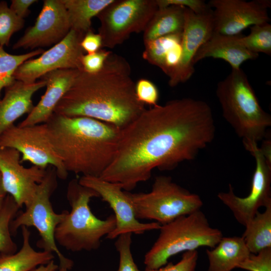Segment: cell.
Here are the masks:
<instances>
[{
	"label": "cell",
	"instance_id": "5",
	"mask_svg": "<svg viewBox=\"0 0 271 271\" xmlns=\"http://www.w3.org/2000/svg\"><path fill=\"white\" fill-rule=\"evenodd\" d=\"M93 189L82 185L78 179H73L68 185L66 197L71 207L55 231L56 243L67 250L77 252L98 249L102 238L115 227L114 214L100 219L92 212L89 202L98 197Z\"/></svg>",
	"mask_w": 271,
	"mask_h": 271
},
{
	"label": "cell",
	"instance_id": "27",
	"mask_svg": "<svg viewBox=\"0 0 271 271\" xmlns=\"http://www.w3.org/2000/svg\"><path fill=\"white\" fill-rule=\"evenodd\" d=\"M20 208L14 198L7 194L0 207V253H13L17 251L16 243L11 236L10 224Z\"/></svg>",
	"mask_w": 271,
	"mask_h": 271
},
{
	"label": "cell",
	"instance_id": "38",
	"mask_svg": "<svg viewBox=\"0 0 271 271\" xmlns=\"http://www.w3.org/2000/svg\"><path fill=\"white\" fill-rule=\"evenodd\" d=\"M37 2L36 0H12L10 8L18 17L24 19L30 13L29 7Z\"/></svg>",
	"mask_w": 271,
	"mask_h": 271
},
{
	"label": "cell",
	"instance_id": "17",
	"mask_svg": "<svg viewBox=\"0 0 271 271\" xmlns=\"http://www.w3.org/2000/svg\"><path fill=\"white\" fill-rule=\"evenodd\" d=\"M213 33L212 10L206 13L196 14L185 8L181 39V58L178 68L169 78L170 86L175 87L191 77L195 71L193 60L195 55Z\"/></svg>",
	"mask_w": 271,
	"mask_h": 271
},
{
	"label": "cell",
	"instance_id": "34",
	"mask_svg": "<svg viewBox=\"0 0 271 271\" xmlns=\"http://www.w3.org/2000/svg\"><path fill=\"white\" fill-rule=\"evenodd\" d=\"M198 258L197 250L186 251L176 263H167L156 269L146 267L145 271H195Z\"/></svg>",
	"mask_w": 271,
	"mask_h": 271
},
{
	"label": "cell",
	"instance_id": "3",
	"mask_svg": "<svg viewBox=\"0 0 271 271\" xmlns=\"http://www.w3.org/2000/svg\"><path fill=\"white\" fill-rule=\"evenodd\" d=\"M46 123L52 144L68 172L100 177L113 161L120 129L90 117L54 113Z\"/></svg>",
	"mask_w": 271,
	"mask_h": 271
},
{
	"label": "cell",
	"instance_id": "33",
	"mask_svg": "<svg viewBox=\"0 0 271 271\" xmlns=\"http://www.w3.org/2000/svg\"><path fill=\"white\" fill-rule=\"evenodd\" d=\"M135 92L138 100L144 104L155 106L158 105L159 92L156 85L151 81L141 78L135 83Z\"/></svg>",
	"mask_w": 271,
	"mask_h": 271
},
{
	"label": "cell",
	"instance_id": "37",
	"mask_svg": "<svg viewBox=\"0 0 271 271\" xmlns=\"http://www.w3.org/2000/svg\"><path fill=\"white\" fill-rule=\"evenodd\" d=\"M80 45L87 54L95 53L102 47L101 37L99 34H95L91 30L84 36Z\"/></svg>",
	"mask_w": 271,
	"mask_h": 271
},
{
	"label": "cell",
	"instance_id": "39",
	"mask_svg": "<svg viewBox=\"0 0 271 271\" xmlns=\"http://www.w3.org/2000/svg\"><path fill=\"white\" fill-rule=\"evenodd\" d=\"M59 269V265L55 263L54 260L49 263L40 265L31 271H57Z\"/></svg>",
	"mask_w": 271,
	"mask_h": 271
},
{
	"label": "cell",
	"instance_id": "36",
	"mask_svg": "<svg viewBox=\"0 0 271 271\" xmlns=\"http://www.w3.org/2000/svg\"><path fill=\"white\" fill-rule=\"evenodd\" d=\"M159 8L171 5H176L186 8L196 14H203L212 9L208 4L202 0H156Z\"/></svg>",
	"mask_w": 271,
	"mask_h": 271
},
{
	"label": "cell",
	"instance_id": "13",
	"mask_svg": "<svg viewBox=\"0 0 271 271\" xmlns=\"http://www.w3.org/2000/svg\"><path fill=\"white\" fill-rule=\"evenodd\" d=\"M78 181L82 185L94 190L114 213L115 227L106 238L113 239L126 233L141 234L147 231L160 229L161 225L157 222L142 223L138 220L127 192L118 184L92 176H82Z\"/></svg>",
	"mask_w": 271,
	"mask_h": 271
},
{
	"label": "cell",
	"instance_id": "40",
	"mask_svg": "<svg viewBox=\"0 0 271 271\" xmlns=\"http://www.w3.org/2000/svg\"><path fill=\"white\" fill-rule=\"evenodd\" d=\"M7 195V193L6 192L3 187L2 177L0 174V207L2 206L4 202V201Z\"/></svg>",
	"mask_w": 271,
	"mask_h": 271
},
{
	"label": "cell",
	"instance_id": "29",
	"mask_svg": "<svg viewBox=\"0 0 271 271\" xmlns=\"http://www.w3.org/2000/svg\"><path fill=\"white\" fill-rule=\"evenodd\" d=\"M244 46L252 53L271 55V25L269 23L250 27L249 34L241 37Z\"/></svg>",
	"mask_w": 271,
	"mask_h": 271
},
{
	"label": "cell",
	"instance_id": "14",
	"mask_svg": "<svg viewBox=\"0 0 271 271\" xmlns=\"http://www.w3.org/2000/svg\"><path fill=\"white\" fill-rule=\"evenodd\" d=\"M213 33L226 36L240 35L246 28L269 23L267 9L270 1L256 0H211Z\"/></svg>",
	"mask_w": 271,
	"mask_h": 271
},
{
	"label": "cell",
	"instance_id": "4",
	"mask_svg": "<svg viewBox=\"0 0 271 271\" xmlns=\"http://www.w3.org/2000/svg\"><path fill=\"white\" fill-rule=\"evenodd\" d=\"M216 95L225 120L243 144L264 139L271 126V116L259 104L247 77L241 68L231 72L218 82Z\"/></svg>",
	"mask_w": 271,
	"mask_h": 271
},
{
	"label": "cell",
	"instance_id": "12",
	"mask_svg": "<svg viewBox=\"0 0 271 271\" xmlns=\"http://www.w3.org/2000/svg\"><path fill=\"white\" fill-rule=\"evenodd\" d=\"M85 35L71 29L62 40L38 58L30 59L21 64L14 73L15 80L31 84L54 70H83L81 60L85 52L80 44Z\"/></svg>",
	"mask_w": 271,
	"mask_h": 271
},
{
	"label": "cell",
	"instance_id": "22",
	"mask_svg": "<svg viewBox=\"0 0 271 271\" xmlns=\"http://www.w3.org/2000/svg\"><path fill=\"white\" fill-rule=\"evenodd\" d=\"M23 243L15 253H0V271H31L36 267L54 260L53 253L35 250L30 243L31 232L28 227L22 226Z\"/></svg>",
	"mask_w": 271,
	"mask_h": 271
},
{
	"label": "cell",
	"instance_id": "6",
	"mask_svg": "<svg viewBox=\"0 0 271 271\" xmlns=\"http://www.w3.org/2000/svg\"><path fill=\"white\" fill-rule=\"evenodd\" d=\"M160 234L146 253V267L156 269L166 265L172 256L180 252L213 248L223 237L222 232L211 227L201 210L178 217L162 225Z\"/></svg>",
	"mask_w": 271,
	"mask_h": 271
},
{
	"label": "cell",
	"instance_id": "16",
	"mask_svg": "<svg viewBox=\"0 0 271 271\" xmlns=\"http://www.w3.org/2000/svg\"><path fill=\"white\" fill-rule=\"evenodd\" d=\"M71 30L66 8L62 0H45L34 25L27 29L13 45V49H33L55 45Z\"/></svg>",
	"mask_w": 271,
	"mask_h": 271
},
{
	"label": "cell",
	"instance_id": "10",
	"mask_svg": "<svg viewBox=\"0 0 271 271\" xmlns=\"http://www.w3.org/2000/svg\"><path fill=\"white\" fill-rule=\"evenodd\" d=\"M11 148L20 152L21 163L46 169L54 167L58 178L65 180L68 172L51 141L46 123L21 126L15 124L0 135V148Z\"/></svg>",
	"mask_w": 271,
	"mask_h": 271
},
{
	"label": "cell",
	"instance_id": "2",
	"mask_svg": "<svg viewBox=\"0 0 271 271\" xmlns=\"http://www.w3.org/2000/svg\"><path fill=\"white\" fill-rule=\"evenodd\" d=\"M130 73L126 60L112 52L98 72L80 71L54 113L90 117L124 128L146 109L137 98Z\"/></svg>",
	"mask_w": 271,
	"mask_h": 271
},
{
	"label": "cell",
	"instance_id": "23",
	"mask_svg": "<svg viewBox=\"0 0 271 271\" xmlns=\"http://www.w3.org/2000/svg\"><path fill=\"white\" fill-rule=\"evenodd\" d=\"M185 8L176 5L158 8L143 32L144 43L167 35L182 33Z\"/></svg>",
	"mask_w": 271,
	"mask_h": 271
},
{
	"label": "cell",
	"instance_id": "8",
	"mask_svg": "<svg viewBox=\"0 0 271 271\" xmlns=\"http://www.w3.org/2000/svg\"><path fill=\"white\" fill-rule=\"evenodd\" d=\"M56 169L49 166L42 181L39 184L35 195L25 211L20 213L12 221L10 231L14 234L22 226L34 227L40 236L37 246L43 250L55 253L59 263H70L73 261L66 257L58 249L55 239V231L64 218L67 211L56 213L52 207L50 197L57 187Z\"/></svg>",
	"mask_w": 271,
	"mask_h": 271
},
{
	"label": "cell",
	"instance_id": "1",
	"mask_svg": "<svg viewBox=\"0 0 271 271\" xmlns=\"http://www.w3.org/2000/svg\"><path fill=\"white\" fill-rule=\"evenodd\" d=\"M215 130L212 109L203 100L175 99L145 109L120 130L114 158L99 178L131 191L155 168L171 170L195 159Z\"/></svg>",
	"mask_w": 271,
	"mask_h": 271
},
{
	"label": "cell",
	"instance_id": "18",
	"mask_svg": "<svg viewBox=\"0 0 271 271\" xmlns=\"http://www.w3.org/2000/svg\"><path fill=\"white\" fill-rule=\"evenodd\" d=\"M80 71L78 69H59L42 76L41 79L46 82L45 93L31 112L18 125L25 126L47 122Z\"/></svg>",
	"mask_w": 271,
	"mask_h": 271
},
{
	"label": "cell",
	"instance_id": "9",
	"mask_svg": "<svg viewBox=\"0 0 271 271\" xmlns=\"http://www.w3.org/2000/svg\"><path fill=\"white\" fill-rule=\"evenodd\" d=\"M158 8L156 0H113L96 16L102 47L113 48L144 32Z\"/></svg>",
	"mask_w": 271,
	"mask_h": 271
},
{
	"label": "cell",
	"instance_id": "19",
	"mask_svg": "<svg viewBox=\"0 0 271 271\" xmlns=\"http://www.w3.org/2000/svg\"><path fill=\"white\" fill-rule=\"evenodd\" d=\"M45 86L43 79L31 84L16 80L5 88V95L0 100V135L22 116L31 112L34 107L33 95Z\"/></svg>",
	"mask_w": 271,
	"mask_h": 271
},
{
	"label": "cell",
	"instance_id": "20",
	"mask_svg": "<svg viewBox=\"0 0 271 271\" xmlns=\"http://www.w3.org/2000/svg\"><path fill=\"white\" fill-rule=\"evenodd\" d=\"M241 34L226 36L213 33L200 47L193 60L195 64L207 58L222 59L230 64L232 69L240 68L248 60L257 59L258 54L248 51L241 41Z\"/></svg>",
	"mask_w": 271,
	"mask_h": 271
},
{
	"label": "cell",
	"instance_id": "28",
	"mask_svg": "<svg viewBox=\"0 0 271 271\" xmlns=\"http://www.w3.org/2000/svg\"><path fill=\"white\" fill-rule=\"evenodd\" d=\"M44 52L43 49L39 48L24 54L13 55L7 53L3 47L0 46V100L2 89L15 82L14 75L17 68L26 61Z\"/></svg>",
	"mask_w": 271,
	"mask_h": 271
},
{
	"label": "cell",
	"instance_id": "35",
	"mask_svg": "<svg viewBox=\"0 0 271 271\" xmlns=\"http://www.w3.org/2000/svg\"><path fill=\"white\" fill-rule=\"evenodd\" d=\"M111 53V51L100 49L95 53L84 54L81 60L83 71L90 73L98 72Z\"/></svg>",
	"mask_w": 271,
	"mask_h": 271
},
{
	"label": "cell",
	"instance_id": "21",
	"mask_svg": "<svg viewBox=\"0 0 271 271\" xmlns=\"http://www.w3.org/2000/svg\"><path fill=\"white\" fill-rule=\"evenodd\" d=\"M211 249H206L207 271H232L251 254L241 236H223Z\"/></svg>",
	"mask_w": 271,
	"mask_h": 271
},
{
	"label": "cell",
	"instance_id": "11",
	"mask_svg": "<svg viewBox=\"0 0 271 271\" xmlns=\"http://www.w3.org/2000/svg\"><path fill=\"white\" fill-rule=\"evenodd\" d=\"M243 145L255 161L249 194L245 197H238L229 184L228 191L219 193L217 197L231 211L237 221L245 226L260 207H265L271 204V162L257 143Z\"/></svg>",
	"mask_w": 271,
	"mask_h": 271
},
{
	"label": "cell",
	"instance_id": "32",
	"mask_svg": "<svg viewBox=\"0 0 271 271\" xmlns=\"http://www.w3.org/2000/svg\"><path fill=\"white\" fill-rule=\"evenodd\" d=\"M238 268L248 271H271V247L251 253Z\"/></svg>",
	"mask_w": 271,
	"mask_h": 271
},
{
	"label": "cell",
	"instance_id": "15",
	"mask_svg": "<svg viewBox=\"0 0 271 271\" xmlns=\"http://www.w3.org/2000/svg\"><path fill=\"white\" fill-rule=\"evenodd\" d=\"M46 169L33 165L25 167L21 163L19 152L11 148H0V174L3 187L20 208L31 203L39 184L46 175Z\"/></svg>",
	"mask_w": 271,
	"mask_h": 271
},
{
	"label": "cell",
	"instance_id": "31",
	"mask_svg": "<svg viewBox=\"0 0 271 271\" xmlns=\"http://www.w3.org/2000/svg\"><path fill=\"white\" fill-rule=\"evenodd\" d=\"M132 233L119 235L114 243L119 254V264L117 271H141L135 263L131 251Z\"/></svg>",
	"mask_w": 271,
	"mask_h": 271
},
{
	"label": "cell",
	"instance_id": "26",
	"mask_svg": "<svg viewBox=\"0 0 271 271\" xmlns=\"http://www.w3.org/2000/svg\"><path fill=\"white\" fill-rule=\"evenodd\" d=\"M182 35L171 34L145 43L143 59L163 71L181 52Z\"/></svg>",
	"mask_w": 271,
	"mask_h": 271
},
{
	"label": "cell",
	"instance_id": "25",
	"mask_svg": "<svg viewBox=\"0 0 271 271\" xmlns=\"http://www.w3.org/2000/svg\"><path fill=\"white\" fill-rule=\"evenodd\" d=\"M263 212L258 211L246 225L241 236L251 253L271 247V204Z\"/></svg>",
	"mask_w": 271,
	"mask_h": 271
},
{
	"label": "cell",
	"instance_id": "7",
	"mask_svg": "<svg viewBox=\"0 0 271 271\" xmlns=\"http://www.w3.org/2000/svg\"><path fill=\"white\" fill-rule=\"evenodd\" d=\"M127 192L136 217L155 221L161 225L200 210V197L174 182L169 176H157L148 193Z\"/></svg>",
	"mask_w": 271,
	"mask_h": 271
},
{
	"label": "cell",
	"instance_id": "24",
	"mask_svg": "<svg viewBox=\"0 0 271 271\" xmlns=\"http://www.w3.org/2000/svg\"><path fill=\"white\" fill-rule=\"evenodd\" d=\"M71 29L83 34L91 30V20L113 0H62Z\"/></svg>",
	"mask_w": 271,
	"mask_h": 271
},
{
	"label": "cell",
	"instance_id": "41",
	"mask_svg": "<svg viewBox=\"0 0 271 271\" xmlns=\"http://www.w3.org/2000/svg\"><path fill=\"white\" fill-rule=\"evenodd\" d=\"M72 268L64 264H59L58 271H69Z\"/></svg>",
	"mask_w": 271,
	"mask_h": 271
},
{
	"label": "cell",
	"instance_id": "30",
	"mask_svg": "<svg viewBox=\"0 0 271 271\" xmlns=\"http://www.w3.org/2000/svg\"><path fill=\"white\" fill-rule=\"evenodd\" d=\"M24 25V20L10 9L7 2H0V46H8L12 35Z\"/></svg>",
	"mask_w": 271,
	"mask_h": 271
}]
</instances>
